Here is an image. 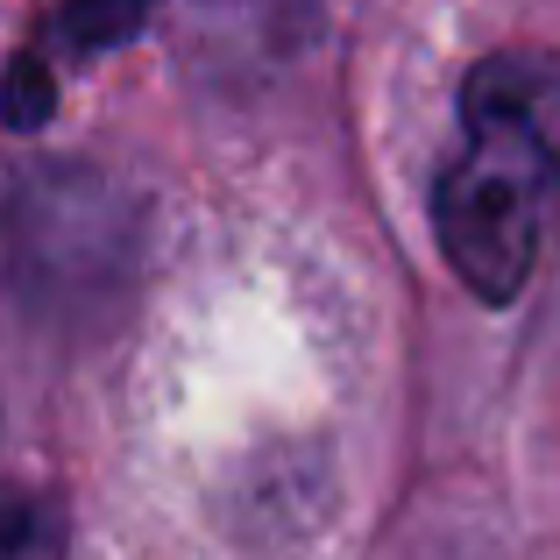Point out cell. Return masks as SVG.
Returning a JSON list of instances; mask_svg holds the SVG:
<instances>
[{"label":"cell","instance_id":"cell-1","mask_svg":"<svg viewBox=\"0 0 560 560\" xmlns=\"http://www.w3.org/2000/svg\"><path fill=\"white\" fill-rule=\"evenodd\" d=\"M560 206V57L497 50L462 85V150L433 185V234L476 299L525 291Z\"/></svg>","mask_w":560,"mask_h":560},{"label":"cell","instance_id":"cell-3","mask_svg":"<svg viewBox=\"0 0 560 560\" xmlns=\"http://www.w3.org/2000/svg\"><path fill=\"white\" fill-rule=\"evenodd\" d=\"M136 22H142V0H71V14H65V28H71V43H79V50L128 36Z\"/></svg>","mask_w":560,"mask_h":560},{"label":"cell","instance_id":"cell-2","mask_svg":"<svg viewBox=\"0 0 560 560\" xmlns=\"http://www.w3.org/2000/svg\"><path fill=\"white\" fill-rule=\"evenodd\" d=\"M0 114H8V128H43V121H50V71H43L36 57H14V65H8Z\"/></svg>","mask_w":560,"mask_h":560},{"label":"cell","instance_id":"cell-4","mask_svg":"<svg viewBox=\"0 0 560 560\" xmlns=\"http://www.w3.org/2000/svg\"><path fill=\"white\" fill-rule=\"evenodd\" d=\"M36 504H28L22 490H0V560H28L36 547Z\"/></svg>","mask_w":560,"mask_h":560}]
</instances>
